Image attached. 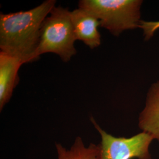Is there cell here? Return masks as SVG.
Listing matches in <instances>:
<instances>
[{"instance_id": "cell-3", "label": "cell", "mask_w": 159, "mask_h": 159, "mask_svg": "<svg viewBox=\"0 0 159 159\" xmlns=\"http://www.w3.org/2000/svg\"><path fill=\"white\" fill-rule=\"evenodd\" d=\"M142 0H81L79 7L91 12L100 27L114 36L123 31L139 28Z\"/></svg>"}, {"instance_id": "cell-1", "label": "cell", "mask_w": 159, "mask_h": 159, "mask_svg": "<svg viewBox=\"0 0 159 159\" xmlns=\"http://www.w3.org/2000/svg\"><path fill=\"white\" fill-rule=\"evenodd\" d=\"M56 4L55 0H47L28 11L1 13V51L17 58L23 64L39 59L41 27Z\"/></svg>"}, {"instance_id": "cell-7", "label": "cell", "mask_w": 159, "mask_h": 159, "mask_svg": "<svg viewBox=\"0 0 159 159\" xmlns=\"http://www.w3.org/2000/svg\"><path fill=\"white\" fill-rule=\"evenodd\" d=\"M23 65L18 58L3 52H0V111L10 100L16 87L18 72Z\"/></svg>"}, {"instance_id": "cell-6", "label": "cell", "mask_w": 159, "mask_h": 159, "mask_svg": "<svg viewBox=\"0 0 159 159\" xmlns=\"http://www.w3.org/2000/svg\"><path fill=\"white\" fill-rule=\"evenodd\" d=\"M139 127L159 142V80L148 89L144 107L139 114Z\"/></svg>"}, {"instance_id": "cell-2", "label": "cell", "mask_w": 159, "mask_h": 159, "mask_svg": "<svg viewBox=\"0 0 159 159\" xmlns=\"http://www.w3.org/2000/svg\"><path fill=\"white\" fill-rule=\"evenodd\" d=\"M76 40L71 11L67 8L54 7L42 24L37 56L52 52L67 62L76 54Z\"/></svg>"}, {"instance_id": "cell-9", "label": "cell", "mask_w": 159, "mask_h": 159, "mask_svg": "<svg viewBox=\"0 0 159 159\" xmlns=\"http://www.w3.org/2000/svg\"><path fill=\"white\" fill-rule=\"evenodd\" d=\"M139 28L142 29L143 32L144 40H150L154 36V34L159 29V21H143L142 20Z\"/></svg>"}, {"instance_id": "cell-4", "label": "cell", "mask_w": 159, "mask_h": 159, "mask_svg": "<svg viewBox=\"0 0 159 159\" xmlns=\"http://www.w3.org/2000/svg\"><path fill=\"white\" fill-rule=\"evenodd\" d=\"M91 123L101 136L99 159H152L150 146L154 138L142 131L131 137H114L102 129L91 117Z\"/></svg>"}, {"instance_id": "cell-5", "label": "cell", "mask_w": 159, "mask_h": 159, "mask_svg": "<svg viewBox=\"0 0 159 159\" xmlns=\"http://www.w3.org/2000/svg\"><path fill=\"white\" fill-rule=\"evenodd\" d=\"M71 19L77 40L94 49L100 45L101 35L98 31L100 23L91 12L81 8L71 11Z\"/></svg>"}, {"instance_id": "cell-8", "label": "cell", "mask_w": 159, "mask_h": 159, "mask_svg": "<svg viewBox=\"0 0 159 159\" xmlns=\"http://www.w3.org/2000/svg\"><path fill=\"white\" fill-rule=\"evenodd\" d=\"M57 159H99V144L90 143L86 147L80 137H77L70 149L56 143Z\"/></svg>"}]
</instances>
